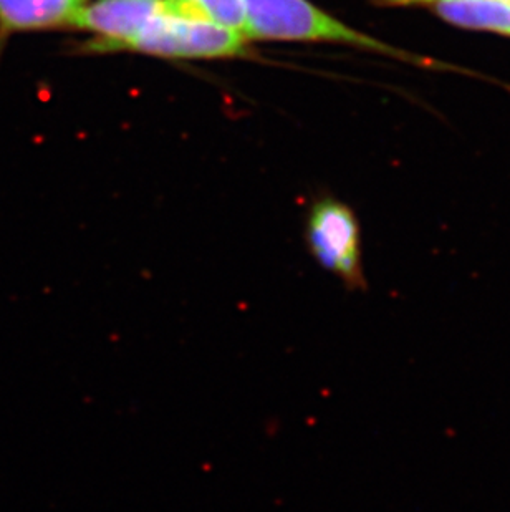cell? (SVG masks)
<instances>
[{
    "label": "cell",
    "mask_w": 510,
    "mask_h": 512,
    "mask_svg": "<svg viewBox=\"0 0 510 512\" xmlns=\"http://www.w3.org/2000/svg\"><path fill=\"white\" fill-rule=\"evenodd\" d=\"M247 39L330 42L401 58L414 65L439 67L436 62L361 34L308 0H242Z\"/></svg>",
    "instance_id": "cell-1"
},
{
    "label": "cell",
    "mask_w": 510,
    "mask_h": 512,
    "mask_svg": "<svg viewBox=\"0 0 510 512\" xmlns=\"http://www.w3.org/2000/svg\"><path fill=\"white\" fill-rule=\"evenodd\" d=\"M246 35L207 20L166 9L133 39L111 50H131L163 58H231L246 54Z\"/></svg>",
    "instance_id": "cell-2"
},
{
    "label": "cell",
    "mask_w": 510,
    "mask_h": 512,
    "mask_svg": "<svg viewBox=\"0 0 510 512\" xmlns=\"http://www.w3.org/2000/svg\"><path fill=\"white\" fill-rule=\"evenodd\" d=\"M305 242L313 259L345 289L366 290L360 223L350 206L335 198L315 201L307 214Z\"/></svg>",
    "instance_id": "cell-3"
},
{
    "label": "cell",
    "mask_w": 510,
    "mask_h": 512,
    "mask_svg": "<svg viewBox=\"0 0 510 512\" xmlns=\"http://www.w3.org/2000/svg\"><path fill=\"white\" fill-rule=\"evenodd\" d=\"M166 9V0H95L78 9L72 27L100 37L90 47L108 52L116 45L133 39L150 20Z\"/></svg>",
    "instance_id": "cell-4"
},
{
    "label": "cell",
    "mask_w": 510,
    "mask_h": 512,
    "mask_svg": "<svg viewBox=\"0 0 510 512\" xmlns=\"http://www.w3.org/2000/svg\"><path fill=\"white\" fill-rule=\"evenodd\" d=\"M83 0H0V34L72 27Z\"/></svg>",
    "instance_id": "cell-5"
},
{
    "label": "cell",
    "mask_w": 510,
    "mask_h": 512,
    "mask_svg": "<svg viewBox=\"0 0 510 512\" xmlns=\"http://www.w3.org/2000/svg\"><path fill=\"white\" fill-rule=\"evenodd\" d=\"M426 7L456 27L510 37V4L504 0H434Z\"/></svg>",
    "instance_id": "cell-6"
},
{
    "label": "cell",
    "mask_w": 510,
    "mask_h": 512,
    "mask_svg": "<svg viewBox=\"0 0 510 512\" xmlns=\"http://www.w3.org/2000/svg\"><path fill=\"white\" fill-rule=\"evenodd\" d=\"M169 9L191 19L207 20L227 29L246 32L242 0H166ZM246 35V34H244Z\"/></svg>",
    "instance_id": "cell-7"
},
{
    "label": "cell",
    "mask_w": 510,
    "mask_h": 512,
    "mask_svg": "<svg viewBox=\"0 0 510 512\" xmlns=\"http://www.w3.org/2000/svg\"><path fill=\"white\" fill-rule=\"evenodd\" d=\"M375 5H381V7H400V5H426L431 4L434 0H371ZM509 2L510 0H504Z\"/></svg>",
    "instance_id": "cell-8"
}]
</instances>
